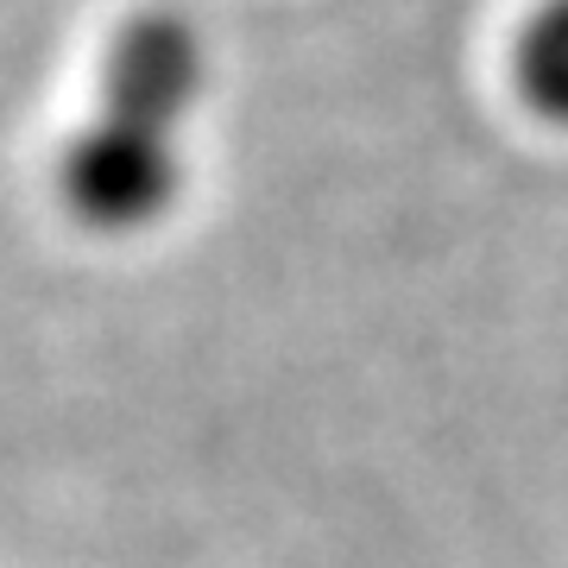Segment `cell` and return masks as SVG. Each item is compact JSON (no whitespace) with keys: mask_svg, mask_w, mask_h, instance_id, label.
I'll return each instance as SVG.
<instances>
[{"mask_svg":"<svg viewBox=\"0 0 568 568\" xmlns=\"http://www.w3.org/2000/svg\"><path fill=\"white\" fill-rule=\"evenodd\" d=\"M203 39L183 13H140L108 44L95 114L63 145L58 190L95 234L164 222L183 190V126L203 95Z\"/></svg>","mask_w":568,"mask_h":568,"instance_id":"cell-1","label":"cell"},{"mask_svg":"<svg viewBox=\"0 0 568 568\" xmlns=\"http://www.w3.org/2000/svg\"><path fill=\"white\" fill-rule=\"evenodd\" d=\"M511 77L544 121L568 126V0H544L525 20L518 51H511Z\"/></svg>","mask_w":568,"mask_h":568,"instance_id":"cell-2","label":"cell"}]
</instances>
